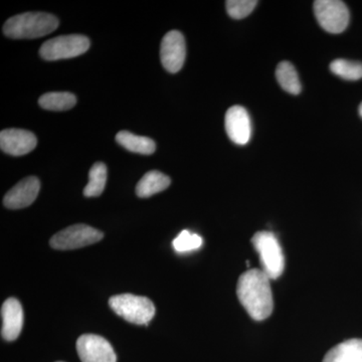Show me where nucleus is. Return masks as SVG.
<instances>
[{"instance_id": "f257e3e1", "label": "nucleus", "mask_w": 362, "mask_h": 362, "mask_svg": "<svg viewBox=\"0 0 362 362\" xmlns=\"http://www.w3.org/2000/svg\"><path fill=\"white\" fill-rule=\"evenodd\" d=\"M237 295L240 304L255 320H265L273 313L271 279L263 270L252 269L243 274L238 281Z\"/></svg>"}, {"instance_id": "f03ea898", "label": "nucleus", "mask_w": 362, "mask_h": 362, "mask_svg": "<svg viewBox=\"0 0 362 362\" xmlns=\"http://www.w3.org/2000/svg\"><path fill=\"white\" fill-rule=\"evenodd\" d=\"M59 20L47 13H25L6 21L4 33L14 40H30L45 37L58 28Z\"/></svg>"}, {"instance_id": "7ed1b4c3", "label": "nucleus", "mask_w": 362, "mask_h": 362, "mask_svg": "<svg viewBox=\"0 0 362 362\" xmlns=\"http://www.w3.org/2000/svg\"><path fill=\"white\" fill-rule=\"evenodd\" d=\"M252 243L258 252L264 273L271 280L280 277L285 270V257L277 237L273 233L262 230L255 233Z\"/></svg>"}, {"instance_id": "20e7f679", "label": "nucleus", "mask_w": 362, "mask_h": 362, "mask_svg": "<svg viewBox=\"0 0 362 362\" xmlns=\"http://www.w3.org/2000/svg\"><path fill=\"white\" fill-rule=\"evenodd\" d=\"M109 306L117 315L136 325H148L156 315V306L147 297L120 294L111 297Z\"/></svg>"}, {"instance_id": "39448f33", "label": "nucleus", "mask_w": 362, "mask_h": 362, "mask_svg": "<svg viewBox=\"0 0 362 362\" xmlns=\"http://www.w3.org/2000/svg\"><path fill=\"white\" fill-rule=\"evenodd\" d=\"M90 40L82 35H61L45 42L40 54L45 61L76 58L89 49Z\"/></svg>"}, {"instance_id": "423d86ee", "label": "nucleus", "mask_w": 362, "mask_h": 362, "mask_svg": "<svg viewBox=\"0 0 362 362\" xmlns=\"http://www.w3.org/2000/svg\"><path fill=\"white\" fill-rule=\"evenodd\" d=\"M103 233L96 228L84 223H78L64 228L61 232L56 233L49 240V244L52 249L70 251L96 244L103 239Z\"/></svg>"}, {"instance_id": "0eeeda50", "label": "nucleus", "mask_w": 362, "mask_h": 362, "mask_svg": "<svg viewBox=\"0 0 362 362\" xmlns=\"http://www.w3.org/2000/svg\"><path fill=\"white\" fill-rule=\"evenodd\" d=\"M314 13L319 25L326 32L340 33L349 26V7L339 0H317L314 2Z\"/></svg>"}, {"instance_id": "6e6552de", "label": "nucleus", "mask_w": 362, "mask_h": 362, "mask_svg": "<svg viewBox=\"0 0 362 362\" xmlns=\"http://www.w3.org/2000/svg\"><path fill=\"white\" fill-rule=\"evenodd\" d=\"M77 351L82 362H116L113 347L105 338L84 334L77 340Z\"/></svg>"}, {"instance_id": "1a4fd4ad", "label": "nucleus", "mask_w": 362, "mask_h": 362, "mask_svg": "<svg viewBox=\"0 0 362 362\" xmlns=\"http://www.w3.org/2000/svg\"><path fill=\"white\" fill-rule=\"evenodd\" d=\"M187 47L182 33L171 30L164 35L160 45V59L164 69L169 73H177L185 64Z\"/></svg>"}, {"instance_id": "9d476101", "label": "nucleus", "mask_w": 362, "mask_h": 362, "mask_svg": "<svg viewBox=\"0 0 362 362\" xmlns=\"http://www.w3.org/2000/svg\"><path fill=\"white\" fill-rule=\"evenodd\" d=\"M225 124L228 137L235 144L245 145L251 139V118L244 107H230L226 112Z\"/></svg>"}, {"instance_id": "9b49d317", "label": "nucleus", "mask_w": 362, "mask_h": 362, "mask_svg": "<svg viewBox=\"0 0 362 362\" xmlns=\"http://www.w3.org/2000/svg\"><path fill=\"white\" fill-rule=\"evenodd\" d=\"M37 139L33 133L23 129H6L0 133V147L4 153L23 156L37 147Z\"/></svg>"}, {"instance_id": "f8f14e48", "label": "nucleus", "mask_w": 362, "mask_h": 362, "mask_svg": "<svg viewBox=\"0 0 362 362\" xmlns=\"http://www.w3.org/2000/svg\"><path fill=\"white\" fill-rule=\"evenodd\" d=\"M40 188V180L35 176L26 177L7 192L4 199V206L9 209L30 206L37 199Z\"/></svg>"}, {"instance_id": "ddd939ff", "label": "nucleus", "mask_w": 362, "mask_h": 362, "mask_svg": "<svg viewBox=\"0 0 362 362\" xmlns=\"http://www.w3.org/2000/svg\"><path fill=\"white\" fill-rule=\"evenodd\" d=\"M1 337L6 341H14L20 337L23 324V307L16 298H9L1 307Z\"/></svg>"}, {"instance_id": "4468645a", "label": "nucleus", "mask_w": 362, "mask_h": 362, "mask_svg": "<svg viewBox=\"0 0 362 362\" xmlns=\"http://www.w3.org/2000/svg\"><path fill=\"white\" fill-rule=\"evenodd\" d=\"M322 362H362V339L339 343L326 354Z\"/></svg>"}, {"instance_id": "2eb2a0df", "label": "nucleus", "mask_w": 362, "mask_h": 362, "mask_svg": "<svg viewBox=\"0 0 362 362\" xmlns=\"http://www.w3.org/2000/svg\"><path fill=\"white\" fill-rule=\"evenodd\" d=\"M170 178L160 171H149L137 183L136 194L141 199H146L163 192L170 185Z\"/></svg>"}, {"instance_id": "dca6fc26", "label": "nucleus", "mask_w": 362, "mask_h": 362, "mask_svg": "<svg viewBox=\"0 0 362 362\" xmlns=\"http://www.w3.org/2000/svg\"><path fill=\"white\" fill-rule=\"evenodd\" d=\"M116 141L124 148L143 156H150L156 150V144L153 140L144 136L133 134L129 131H120L116 135Z\"/></svg>"}, {"instance_id": "f3484780", "label": "nucleus", "mask_w": 362, "mask_h": 362, "mask_svg": "<svg viewBox=\"0 0 362 362\" xmlns=\"http://www.w3.org/2000/svg\"><path fill=\"white\" fill-rule=\"evenodd\" d=\"M77 103L75 95L69 92H51L40 98L39 105L45 110H70Z\"/></svg>"}, {"instance_id": "a211bd4d", "label": "nucleus", "mask_w": 362, "mask_h": 362, "mask_svg": "<svg viewBox=\"0 0 362 362\" xmlns=\"http://www.w3.org/2000/svg\"><path fill=\"white\" fill-rule=\"evenodd\" d=\"M276 78L279 84L290 94L298 95L302 90L301 82L296 69L290 62H282L276 69Z\"/></svg>"}, {"instance_id": "6ab92c4d", "label": "nucleus", "mask_w": 362, "mask_h": 362, "mask_svg": "<svg viewBox=\"0 0 362 362\" xmlns=\"http://www.w3.org/2000/svg\"><path fill=\"white\" fill-rule=\"evenodd\" d=\"M107 181V168L102 162H97L90 169L89 182L84 188L86 197H96L103 194Z\"/></svg>"}, {"instance_id": "aec40b11", "label": "nucleus", "mask_w": 362, "mask_h": 362, "mask_svg": "<svg viewBox=\"0 0 362 362\" xmlns=\"http://www.w3.org/2000/svg\"><path fill=\"white\" fill-rule=\"evenodd\" d=\"M330 70L338 77L347 81H357L362 78V64L349 59H334L330 64Z\"/></svg>"}, {"instance_id": "412c9836", "label": "nucleus", "mask_w": 362, "mask_h": 362, "mask_svg": "<svg viewBox=\"0 0 362 362\" xmlns=\"http://www.w3.org/2000/svg\"><path fill=\"white\" fill-rule=\"evenodd\" d=\"M202 243L201 235L185 230L173 240V246L177 252H187L199 249Z\"/></svg>"}, {"instance_id": "4be33fe9", "label": "nucleus", "mask_w": 362, "mask_h": 362, "mask_svg": "<svg viewBox=\"0 0 362 362\" xmlns=\"http://www.w3.org/2000/svg\"><path fill=\"white\" fill-rule=\"evenodd\" d=\"M257 4L256 0H228L226 2V11L233 20H242L252 13Z\"/></svg>"}, {"instance_id": "5701e85b", "label": "nucleus", "mask_w": 362, "mask_h": 362, "mask_svg": "<svg viewBox=\"0 0 362 362\" xmlns=\"http://www.w3.org/2000/svg\"><path fill=\"white\" fill-rule=\"evenodd\" d=\"M359 114H361V116L362 117V103L361 104V106H359Z\"/></svg>"}, {"instance_id": "b1692460", "label": "nucleus", "mask_w": 362, "mask_h": 362, "mask_svg": "<svg viewBox=\"0 0 362 362\" xmlns=\"http://www.w3.org/2000/svg\"><path fill=\"white\" fill-rule=\"evenodd\" d=\"M58 362H63V361H58Z\"/></svg>"}]
</instances>
